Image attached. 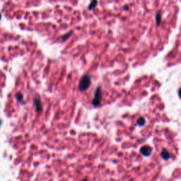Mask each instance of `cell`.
<instances>
[{"label":"cell","mask_w":181,"mask_h":181,"mask_svg":"<svg viewBox=\"0 0 181 181\" xmlns=\"http://www.w3.org/2000/svg\"><path fill=\"white\" fill-rule=\"evenodd\" d=\"M90 83H91V81H90V76L86 74L83 75L79 82V90L81 91H86V90H88V89L90 86Z\"/></svg>","instance_id":"cell-1"},{"label":"cell","mask_w":181,"mask_h":181,"mask_svg":"<svg viewBox=\"0 0 181 181\" xmlns=\"http://www.w3.org/2000/svg\"><path fill=\"white\" fill-rule=\"evenodd\" d=\"M101 99H102V90H101L100 86H99L95 91L94 98L93 99V100L91 101L92 105L94 107L100 106V103H101Z\"/></svg>","instance_id":"cell-2"},{"label":"cell","mask_w":181,"mask_h":181,"mask_svg":"<svg viewBox=\"0 0 181 181\" xmlns=\"http://www.w3.org/2000/svg\"><path fill=\"white\" fill-rule=\"evenodd\" d=\"M34 105L35 107V110L38 113H40L42 110V106L41 99L39 98H35L34 99Z\"/></svg>","instance_id":"cell-3"},{"label":"cell","mask_w":181,"mask_h":181,"mask_svg":"<svg viewBox=\"0 0 181 181\" xmlns=\"http://www.w3.org/2000/svg\"><path fill=\"white\" fill-rule=\"evenodd\" d=\"M140 151L141 153L144 155V156H148L151 154V151H152V149L150 147L148 146H144L142 147L141 149H140Z\"/></svg>","instance_id":"cell-4"},{"label":"cell","mask_w":181,"mask_h":181,"mask_svg":"<svg viewBox=\"0 0 181 181\" xmlns=\"http://www.w3.org/2000/svg\"><path fill=\"white\" fill-rule=\"evenodd\" d=\"M161 157L164 159V160H168L171 157V155L168 152V150L166 149H164L162 151H161Z\"/></svg>","instance_id":"cell-5"},{"label":"cell","mask_w":181,"mask_h":181,"mask_svg":"<svg viewBox=\"0 0 181 181\" xmlns=\"http://www.w3.org/2000/svg\"><path fill=\"white\" fill-rule=\"evenodd\" d=\"M97 4H98L97 0H92V1L90 2V4H89V10L93 9V8L97 6Z\"/></svg>","instance_id":"cell-6"},{"label":"cell","mask_w":181,"mask_h":181,"mask_svg":"<svg viewBox=\"0 0 181 181\" xmlns=\"http://www.w3.org/2000/svg\"><path fill=\"white\" fill-rule=\"evenodd\" d=\"M144 124H145V120L143 117H140V119L137 120V124L140 125V126H142Z\"/></svg>","instance_id":"cell-7"},{"label":"cell","mask_w":181,"mask_h":181,"mask_svg":"<svg viewBox=\"0 0 181 181\" xmlns=\"http://www.w3.org/2000/svg\"><path fill=\"white\" fill-rule=\"evenodd\" d=\"M16 98L17 100H18V101H20V102H21V101L23 100V99H24L23 95H22L21 93H16Z\"/></svg>","instance_id":"cell-8"},{"label":"cell","mask_w":181,"mask_h":181,"mask_svg":"<svg viewBox=\"0 0 181 181\" xmlns=\"http://www.w3.org/2000/svg\"><path fill=\"white\" fill-rule=\"evenodd\" d=\"M72 34V31H71V32H69V33H66V35H64L63 37H62V41H65L66 39H68L70 36H71V35Z\"/></svg>","instance_id":"cell-9"},{"label":"cell","mask_w":181,"mask_h":181,"mask_svg":"<svg viewBox=\"0 0 181 181\" xmlns=\"http://www.w3.org/2000/svg\"><path fill=\"white\" fill-rule=\"evenodd\" d=\"M156 21H157V24H160V22H161V14H158L156 16Z\"/></svg>","instance_id":"cell-10"},{"label":"cell","mask_w":181,"mask_h":181,"mask_svg":"<svg viewBox=\"0 0 181 181\" xmlns=\"http://www.w3.org/2000/svg\"><path fill=\"white\" fill-rule=\"evenodd\" d=\"M178 94H179V96L181 98V88L180 89V90L178 91Z\"/></svg>","instance_id":"cell-11"},{"label":"cell","mask_w":181,"mask_h":181,"mask_svg":"<svg viewBox=\"0 0 181 181\" xmlns=\"http://www.w3.org/2000/svg\"><path fill=\"white\" fill-rule=\"evenodd\" d=\"M1 124H2V120H0V127H1Z\"/></svg>","instance_id":"cell-12"},{"label":"cell","mask_w":181,"mask_h":181,"mask_svg":"<svg viewBox=\"0 0 181 181\" xmlns=\"http://www.w3.org/2000/svg\"><path fill=\"white\" fill-rule=\"evenodd\" d=\"M82 181H88V180H87L86 178H85V179H83V180H82Z\"/></svg>","instance_id":"cell-13"},{"label":"cell","mask_w":181,"mask_h":181,"mask_svg":"<svg viewBox=\"0 0 181 181\" xmlns=\"http://www.w3.org/2000/svg\"><path fill=\"white\" fill-rule=\"evenodd\" d=\"M1 15L0 14V19H1Z\"/></svg>","instance_id":"cell-14"}]
</instances>
